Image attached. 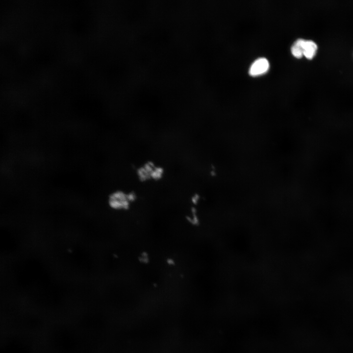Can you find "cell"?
Returning a JSON list of instances; mask_svg holds the SVG:
<instances>
[{"label":"cell","instance_id":"4","mask_svg":"<svg viewBox=\"0 0 353 353\" xmlns=\"http://www.w3.org/2000/svg\"><path fill=\"white\" fill-rule=\"evenodd\" d=\"M301 45L303 55L308 59L312 58L316 54L318 49L316 43L311 40L300 39Z\"/></svg>","mask_w":353,"mask_h":353},{"label":"cell","instance_id":"3","mask_svg":"<svg viewBox=\"0 0 353 353\" xmlns=\"http://www.w3.org/2000/svg\"><path fill=\"white\" fill-rule=\"evenodd\" d=\"M163 173L162 170L160 168H156L152 165L146 164L141 168L138 172L139 176L142 179L152 178L158 179Z\"/></svg>","mask_w":353,"mask_h":353},{"label":"cell","instance_id":"2","mask_svg":"<svg viewBox=\"0 0 353 353\" xmlns=\"http://www.w3.org/2000/svg\"><path fill=\"white\" fill-rule=\"evenodd\" d=\"M269 68L267 59L260 57L256 59L251 65L249 73L252 76H256L266 73Z\"/></svg>","mask_w":353,"mask_h":353},{"label":"cell","instance_id":"5","mask_svg":"<svg viewBox=\"0 0 353 353\" xmlns=\"http://www.w3.org/2000/svg\"><path fill=\"white\" fill-rule=\"evenodd\" d=\"M292 53L297 58H300L303 55V50L301 45L300 39H297L292 45Z\"/></svg>","mask_w":353,"mask_h":353},{"label":"cell","instance_id":"1","mask_svg":"<svg viewBox=\"0 0 353 353\" xmlns=\"http://www.w3.org/2000/svg\"><path fill=\"white\" fill-rule=\"evenodd\" d=\"M133 199V196L127 195L121 192H117L110 196L109 203L113 208L125 209L128 207L129 202Z\"/></svg>","mask_w":353,"mask_h":353}]
</instances>
